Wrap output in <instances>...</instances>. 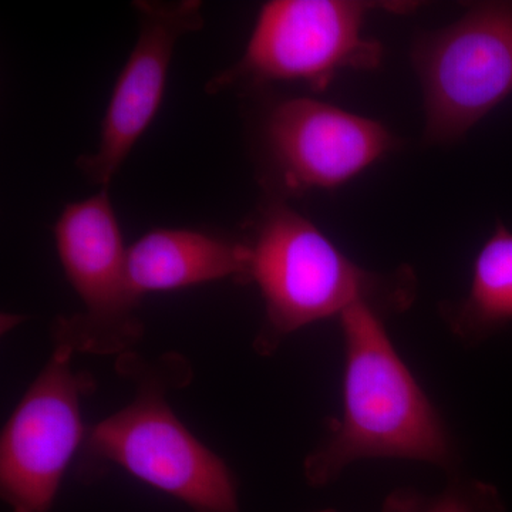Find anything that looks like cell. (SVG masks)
<instances>
[{"label": "cell", "mask_w": 512, "mask_h": 512, "mask_svg": "<svg viewBox=\"0 0 512 512\" xmlns=\"http://www.w3.org/2000/svg\"><path fill=\"white\" fill-rule=\"evenodd\" d=\"M429 143L453 144L512 94V3H474L414 42Z\"/></svg>", "instance_id": "cell-5"}, {"label": "cell", "mask_w": 512, "mask_h": 512, "mask_svg": "<svg viewBox=\"0 0 512 512\" xmlns=\"http://www.w3.org/2000/svg\"><path fill=\"white\" fill-rule=\"evenodd\" d=\"M140 33L111 93L96 153L77 167L94 184L109 188L124 160L153 123L163 101L168 69L178 40L204 25L202 3L134 2Z\"/></svg>", "instance_id": "cell-9"}, {"label": "cell", "mask_w": 512, "mask_h": 512, "mask_svg": "<svg viewBox=\"0 0 512 512\" xmlns=\"http://www.w3.org/2000/svg\"><path fill=\"white\" fill-rule=\"evenodd\" d=\"M245 244L247 282H254L264 299V322L254 343L261 356L274 355L292 333L339 318L357 302L372 303L390 315L406 311L416 296L410 269L392 274L363 269L282 201L259 210Z\"/></svg>", "instance_id": "cell-2"}, {"label": "cell", "mask_w": 512, "mask_h": 512, "mask_svg": "<svg viewBox=\"0 0 512 512\" xmlns=\"http://www.w3.org/2000/svg\"><path fill=\"white\" fill-rule=\"evenodd\" d=\"M264 143L289 194L342 187L397 146L380 121L309 97L282 100L269 110Z\"/></svg>", "instance_id": "cell-8"}, {"label": "cell", "mask_w": 512, "mask_h": 512, "mask_svg": "<svg viewBox=\"0 0 512 512\" xmlns=\"http://www.w3.org/2000/svg\"><path fill=\"white\" fill-rule=\"evenodd\" d=\"M117 369L136 384L131 402L93 427L84 451L94 463L124 468L131 476L183 501L197 512H239L237 484L225 461L201 443L168 403V392L190 382L178 355L147 362L134 353Z\"/></svg>", "instance_id": "cell-3"}, {"label": "cell", "mask_w": 512, "mask_h": 512, "mask_svg": "<svg viewBox=\"0 0 512 512\" xmlns=\"http://www.w3.org/2000/svg\"><path fill=\"white\" fill-rule=\"evenodd\" d=\"M55 239L64 275L83 312L56 320L53 343L74 353H130L144 326L136 312L140 298L128 278V248L107 188L67 204L56 221Z\"/></svg>", "instance_id": "cell-6"}, {"label": "cell", "mask_w": 512, "mask_h": 512, "mask_svg": "<svg viewBox=\"0 0 512 512\" xmlns=\"http://www.w3.org/2000/svg\"><path fill=\"white\" fill-rule=\"evenodd\" d=\"M53 353L12 413L0 441V494L13 512H49L74 454L86 440L82 397L93 380L72 366L74 352Z\"/></svg>", "instance_id": "cell-7"}, {"label": "cell", "mask_w": 512, "mask_h": 512, "mask_svg": "<svg viewBox=\"0 0 512 512\" xmlns=\"http://www.w3.org/2000/svg\"><path fill=\"white\" fill-rule=\"evenodd\" d=\"M409 2L272 0L259 10L244 55L207 84L208 93L271 82H302L328 89L342 70H376L382 43L363 33L375 10L407 13Z\"/></svg>", "instance_id": "cell-4"}, {"label": "cell", "mask_w": 512, "mask_h": 512, "mask_svg": "<svg viewBox=\"0 0 512 512\" xmlns=\"http://www.w3.org/2000/svg\"><path fill=\"white\" fill-rule=\"evenodd\" d=\"M128 278L138 298L187 286L232 278L247 282L245 241L194 229L161 228L147 232L128 248Z\"/></svg>", "instance_id": "cell-10"}, {"label": "cell", "mask_w": 512, "mask_h": 512, "mask_svg": "<svg viewBox=\"0 0 512 512\" xmlns=\"http://www.w3.org/2000/svg\"><path fill=\"white\" fill-rule=\"evenodd\" d=\"M440 311L450 332L468 346L512 323V231L503 222L478 251L466 295L441 303Z\"/></svg>", "instance_id": "cell-11"}, {"label": "cell", "mask_w": 512, "mask_h": 512, "mask_svg": "<svg viewBox=\"0 0 512 512\" xmlns=\"http://www.w3.org/2000/svg\"><path fill=\"white\" fill-rule=\"evenodd\" d=\"M389 313L357 302L339 316L343 335L342 412L308 454L303 474L325 487L353 463L399 458L457 470L456 441L387 333Z\"/></svg>", "instance_id": "cell-1"}, {"label": "cell", "mask_w": 512, "mask_h": 512, "mask_svg": "<svg viewBox=\"0 0 512 512\" xmlns=\"http://www.w3.org/2000/svg\"><path fill=\"white\" fill-rule=\"evenodd\" d=\"M500 495L493 485L454 477L437 497L424 498L409 491L396 493L387 500L386 512H501Z\"/></svg>", "instance_id": "cell-12"}]
</instances>
